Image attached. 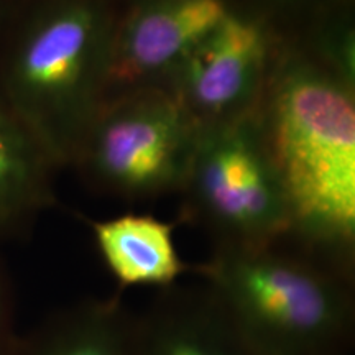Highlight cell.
Here are the masks:
<instances>
[{
  "label": "cell",
  "instance_id": "cell-10",
  "mask_svg": "<svg viewBox=\"0 0 355 355\" xmlns=\"http://www.w3.org/2000/svg\"><path fill=\"white\" fill-rule=\"evenodd\" d=\"M92 237L121 290L130 286L168 288L189 266L173 239L175 225L148 214H123L91 222Z\"/></svg>",
  "mask_w": 355,
  "mask_h": 355
},
{
  "label": "cell",
  "instance_id": "cell-12",
  "mask_svg": "<svg viewBox=\"0 0 355 355\" xmlns=\"http://www.w3.org/2000/svg\"><path fill=\"white\" fill-rule=\"evenodd\" d=\"M17 334L13 324V303L6 278L0 272V355H10Z\"/></svg>",
  "mask_w": 355,
  "mask_h": 355
},
{
  "label": "cell",
  "instance_id": "cell-2",
  "mask_svg": "<svg viewBox=\"0 0 355 355\" xmlns=\"http://www.w3.org/2000/svg\"><path fill=\"white\" fill-rule=\"evenodd\" d=\"M350 268L286 235L259 247H216L198 273L255 355H350Z\"/></svg>",
  "mask_w": 355,
  "mask_h": 355
},
{
  "label": "cell",
  "instance_id": "cell-11",
  "mask_svg": "<svg viewBox=\"0 0 355 355\" xmlns=\"http://www.w3.org/2000/svg\"><path fill=\"white\" fill-rule=\"evenodd\" d=\"M55 165L0 102V239L17 235L55 204Z\"/></svg>",
  "mask_w": 355,
  "mask_h": 355
},
{
  "label": "cell",
  "instance_id": "cell-13",
  "mask_svg": "<svg viewBox=\"0 0 355 355\" xmlns=\"http://www.w3.org/2000/svg\"><path fill=\"white\" fill-rule=\"evenodd\" d=\"M3 46H6V42H3V38H2V33H0V55H2V51H3Z\"/></svg>",
  "mask_w": 355,
  "mask_h": 355
},
{
  "label": "cell",
  "instance_id": "cell-6",
  "mask_svg": "<svg viewBox=\"0 0 355 355\" xmlns=\"http://www.w3.org/2000/svg\"><path fill=\"white\" fill-rule=\"evenodd\" d=\"M270 35L259 20L229 12L189 53L166 89L201 125L257 112L270 81Z\"/></svg>",
  "mask_w": 355,
  "mask_h": 355
},
{
  "label": "cell",
  "instance_id": "cell-7",
  "mask_svg": "<svg viewBox=\"0 0 355 355\" xmlns=\"http://www.w3.org/2000/svg\"><path fill=\"white\" fill-rule=\"evenodd\" d=\"M230 10L224 0H148L114 28L107 91L121 94L168 83Z\"/></svg>",
  "mask_w": 355,
  "mask_h": 355
},
{
  "label": "cell",
  "instance_id": "cell-8",
  "mask_svg": "<svg viewBox=\"0 0 355 355\" xmlns=\"http://www.w3.org/2000/svg\"><path fill=\"white\" fill-rule=\"evenodd\" d=\"M137 355H255L206 285L168 286L137 313Z\"/></svg>",
  "mask_w": 355,
  "mask_h": 355
},
{
  "label": "cell",
  "instance_id": "cell-1",
  "mask_svg": "<svg viewBox=\"0 0 355 355\" xmlns=\"http://www.w3.org/2000/svg\"><path fill=\"white\" fill-rule=\"evenodd\" d=\"M259 115L291 216V237L352 266L354 87L322 64L290 58L273 73Z\"/></svg>",
  "mask_w": 355,
  "mask_h": 355
},
{
  "label": "cell",
  "instance_id": "cell-5",
  "mask_svg": "<svg viewBox=\"0 0 355 355\" xmlns=\"http://www.w3.org/2000/svg\"><path fill=\"white\" fill-rule=\"evenodd\" d=\"M201 123L166 87L105 101L91 123L76 165L101 188L127 199L181 191Z\"/></svg>",
  "mask_w": 355,
  "mask_h": 355
},
{
  "label": "cell",
  "instance_id": "cell-9",
  "mask_svg": "<svg viewBox=\"0 0 355 355\" xmlns=\"http://www.w3.org/2000/svg\"><path fill=\"white\" fill-rule=\"evenodd\" d=\"M10 355H137V313L121 296L78 301L17 337Z\"/></svg>",
  "mask_w": 355,
  "mask_h": 355
},
{
  "label": "cell",
  "instance_id": "cell-3",
  "mask_svg": "<svg viewBox=\"0 0 355 355\" xmlns=\"http://www.w3.org/2000/svg\"><path fill=\"white\" fill-rule=\"evenodd\" d=\"M114 26L86 0L43 8L6 42L0 102L58 166L76 165L107 92Z\"/></svg>",
  "mask_w": 355,
  "mask_h": 355
},
{
  "label": "cell",
  "instance_id": "cell-4",
  "mask_svg": "<svg viewBox=\"0 0 355 355\" xmlns=\"http://www.w3.org/2000/svg\"><path fill=\"white\" fill-rule=\"evenodd\" d=\"M188 219L216 247H259L291 234L288 202L255 112L201 125L183 186Z\"/></svg>",
  "mask_w": 355,
  "mask_h": 355
}]
</instances>
